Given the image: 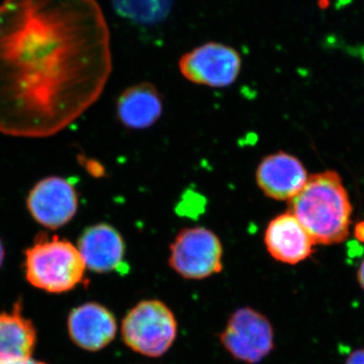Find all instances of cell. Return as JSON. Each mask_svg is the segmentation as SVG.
<instances>
[{"mask_svg":"<svg viewBox=\"0 0 364 364\" xmlns=\"http://www.w3.org/2000/svg\"><path fill=\"white\" fill-rule=\"evenodd\" d=\"M355 233L359 240L364 241V222L360 223V224L356 227Z\"/></svg>","mask_w":364,"mask_h":364,"instance_id":"obj_18","label":"cell"},{"mask_svg":"<svg viewBox=\"0 0 364 364\" xmlns=\"http://www.w3.org/2000/svg\"><path fill=\"white\" fill-rule=\"evenodd\" d=\"M78 250L85 267L92 272L107 273L128 269L124 265L126 246L116 228L100 223L86 228L78 239Z\"/></svg>","mask_w":364,"mask_h":364,"instance_id":"obj_10","label":"cell"},{"mask_svg":"<svg viewBox=\"0 0 364 364\" xmlns=\"http://www.w3.org/2000/svg\"><path fill=\"white\" fill-rule=\"evenodd\" d=\"M162 100L152 83L131 86L119 95L117 114L119 121L132 130H144L153 126L161 117Z\"/></svg>","mask_w":364,"mask_h":364,"instance_id":"obj_13","label":"cell"},{"mask_svg":"<svg viewBox=\"0 0 364 364\" xmlns=\"http://www.w3.org/2000/svg\"><path fill=\"white\" fill-rule=\"evenodd\" d=\"M220 338L232 356L248 364L260 363L274 347L269 321L250 308L237 310L230 317Z\"/></svg>","mask_w":364,"mask_h":364,"instance_id":"obj_7","label":"cell"},{"mask_svg":"<svg viewBox=\"0 0 364 364\" xmlns=\"http://www.w3.org/2000/svg\"><path fill=\"white\" fill-rule=\"evenodd\" d=\"M222 259L221 241L207 228L183 229L170 245V267L186 279H207L221 272Z\"/></svg>","mask_w":364,"mask_h":364,"instance_id":"obj_5","label":"cell"},{"mask_svg":"<svg viewBox=\"0 0 364 364\" xmlns=\"http://www.w3.org/2000/svg\"><path fill=\"white\" fill-rule=\"evenodd\" d=\"M26 207L43 227L57 230L65 226L76 215L77 193L73 184L63 177H46L28 193Z\"/></svg>","mask_w":364,"mask_h":364,"instance_id":"obj_8","label":"cell"},{"mask_svg":"<svg viewBox=\"0 0 364 364\" xmlns=\"http://www.w3.org/2000/svg\"><path fill=\"white\" fill-rule=\"evenodd\" d=\"M303 163L286 152L268 155L256 171V181L268 198L277 200H291L308 181Z\"/></svg>","mask_w":364,"mask_h":364,"instance_id":"obj_9","label":"cell"},{"mask_svg":"<svg viewBox=\"0 0 364 364\" xmlns=\"http://www.w3.org/2000/svg\"><path fill=\"white\" fill-rule=\"evenodd\" d=\"M112 62L97 0H4L0 132L51 136L102 95Z\"/></svg>","mask_w":364,"mask_h":364,"instance_id":"obj_1","label":"cell"},{"mask_svg":"<svg viewBox=\"0 0 364 364\" xmlns=\"http://www.w3.org/2000/svg\"><path fill=\"white\" fill-rule=\"evenodd\" d=\"M345 364H364V347L351 352Z\"/></svg>","mask_w":364,"mask_h":364,"instance_id":"obj_16","label":"cell"},{"mask_svg":"<svg viewBox=\"0 0 364 364\" xmlns=\"http://www.w3.org/2000/svg\"><path fill=\"white\" fill-rule=\"evenodd\" d=\"M268 253L279 262L294 265L306 260L315 245L310 235L291 212L275 217L264 235Z\"/></svg>","mask_w":364,"mask_h":364,"instance_id":"obj_11","label":"cell"},{"mask_svg":"<svg viewBox=\"0 0 364 364\" xmlns=\"http://www.w3.org/2000/svg\"><path fill=\"white\" fill-rule=\"evenodd\" d=\"M358 282L359 286H360L361 289L364 291V259L363 262H361L360 267L358 268Z\"/></svg>","mask_w":364,"mask_h":364,"instance_id":"obj_17","label":"cell"},{"mask_svg":"<svg viewBox=\"0 0 364 364\" xmlns=\"http://www.w3.org/2000/svg\"><path fill=\"white\" fill-rule=\"evenodd\" d=\"M178 67L181 75L195 85L224 88L238 78L242 59L231 46L208 42L182 55Z\"/></svg>","mask_w":364,"mask_h":364,"instance_id":"obj_6","label":"cell"},{"mask_svg":"<svg viewBox=\"0 0 364 364\" xmlns=\"http://www.w3.org/2000/svg\"><path fill=\"white\" fill-rule=\"evenodd\" d=\"M4 245H2V242L0 240V268L2 267V263H4Z\"/></svg>","mask_w":364,"mask_h":364,"instance_id":"obj_20","label":"cell"},{"mask_svg":"<svg viewBox=\"0 0 364 364\" xmlns=\"http://www.w3.org/2000/svg\"><path fill=\"white\" fill-rule=\"evenodd\" d=\"M26 277L32 286L48 293L71 291L85 277V263L78 248L65 239L40 234L25 251Z\"/></svg>","mask_w":364,"mask_h":364,"instance_id":"obj_3","label":"cell"},{"mask_svg":"<svg viewBox=\"0 0 364 364\" xmlns=\"http://www.w3.org/2000/svg\"><path fill=\"white\" fill-rule=\"evenodd\" d=\"M36 341L35 327L21 315L20 304L13 312L0 314V364L31 358Z\"/></svg>","mask_w":364,"mask_h":364,"instance_id":"obj_14","label":"cell"},{"mask_svg":"<svg viewBox=\"0 0 364 364\" xmlns=\"http://www.w3.org/2000/svg\"><path fill=\"white\" fill-rule=\"evenodd\" d=\"M122 18L139 25H156L169 16L174 0H112Z\"/></svg>","mask_w":364,"mask_h":364,"instance_id":"obj_15","label":"cell"},{"mask_svg":"<svg viewBox=\"0 0 364 364\" xmlns=\"http://www.w3.org/2000/svg\"><path fill=\"white\" fill-rule=\"evenodd\" d=\"M11 364H46L43 363H40V361L33 360V359L26 358L21 359V360L14 361V363Z\"/></svg>","mask_w":364,"mask_h":364,"instance_id":"obj_19","label":"cell"},{"mask_svg":"<svg viewBox=\"0 0 364 364\" xmlns=\"http://www.w3.org/2000/svg\"><path fill=\"white\" fill-rule=\"evenodd\" d=\"M291 213L315 244L333 245L349 236L352 205L341 177L334 170L308 177L289 200Z\"/></svg>","mask_w":364,"mask_h":364,"instance_id":"obj_2","label":"cell"},{"mask_svg":"<svg viewBox=\"0 0 364 364\" xmlns=\"http://www.w3.org/2000/svg\"><path fill=\"white\" fill-rule=\"evenodd\" d=\"M176 335L173 313L156 299L140 301L122 323V336L127 346L148 358L164 355L176 341Z\"/></svg>","mask_w":364,"mask_h":364,"instance_id":"obj_4","label":"cell"},{"mask_svg":"<svg viewBox=\"0 0 364 364\" xmlns=\"http://www.w3.org/2000/svg\"><path fill=\"white\" fill-rule=\"evenodd\" d=\"M117 321L111 311L97 303H87L71 311L68 331L74 343L88 351H98L116 337Z\"/></svg>","mask_w":364,"mask_h":364,"instance_id":"obj_12","label":"cell"}]
</instances>
